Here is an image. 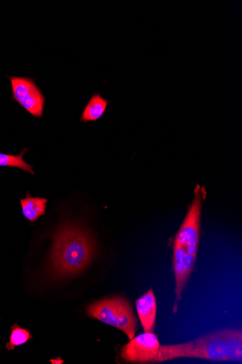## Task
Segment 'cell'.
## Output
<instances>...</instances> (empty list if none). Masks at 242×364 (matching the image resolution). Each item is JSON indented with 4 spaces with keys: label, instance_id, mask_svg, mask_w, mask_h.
<instances>
[{
    "label": "cell",
    "instance_id": "ba28073f",
    "mask_svg": "<svg viewBox=\"0 0 242 364\" xmlns=\"http://www.w3.org/2000/svg\"><path fill=\"white\" fill-rule=\"evenodd\" d=\"M136 306L144 332L152 333L157 314V303L153 290L150 289L138 299L136 301Z\"/></svg>",
    "mask_w": 242,
    "mask_h": 364
},
{
    "label": "cell",
    "instance_id": "52a82bcc",
    "mask_svg": "<svg viewBox=\"0 0 242 364\" xmlns=\"http://www.w3.org/2000/svg\"><path fill=\"white\" fill-rule=\"evenodd\" d=\"M197 256L192 255L181 247H174V269L176 276L177 301L182 300V291L193 271Z\"/></svg>",
    "mask_w": 242,
    "mask_h": 364
},
{
    "label": "cell",
    "instance_id": "7a4b0ae2",
    "mask_svg": "<svg viewBox=\"0 0 242 364\" xmlns=\"http://www.w3.org/2000/svg\"><path fill=\"white\" fill-rule=\"evenodd\" d=\"M180 358L214 361H241V331L223 329L184 343L160 346L154 363Z\"/></svg>",
    "mask_w": 242,
    "mask_h": 364
},
{
    "label": "cell",
    "instance_id": "30bf717a",
    "mask_svg": "<svg viewBox=\"0 0 242 364\" xmlns=\"http://www.w3.org/2000/svg\"><path fill=\"white\" fill-rule=\"evenodd\" d=\"M47 198L28 196L21 200L22 213L31 223L35 222L40 217L46 214Z\"/></svg>",
    "mask_w": 242,
    "mask_h": 364
},
{
    "label": "cell",
    "instance_id": "6da1fadb",
    "mask_svg": "<svg viewBox=\"0 0 242 364\" xmlns=\"http://www.w3.org/2000/svg\"><path fill=\"white\" fill-rule=\"evenodd\" d=\"M94 253V241L86 230L76 224H65L53 237L50 271L57 278L76 277L89 266Z\"/></svg>",
    "mask_w": 242,
    "mask_h": 364
},
{
    "label": "cell",
    "instance_id": "277c9868",
    "mask_svg": "<svg viewBox=\"0 0 242 364\" xmlns=\"http://www.w3.org/2000/svg\"><path fill=\"white\" fill-rule=\"evenodd\" d=\"M9 77L11 82L13 100L34 117H43L45 97L36 83L29 77Z\"/></svg>",
    "mask_w": 242,
    "mask_h": 364
},
{
    "label": "cell",
    "instance_id": "3957f363",
    "mask_svg": "<svg viewBox=\"0 0 242 364\" xmlns=\"http://www.w3.org/2000/svg\"><path fill=\"white\" fill-rule=\"evenodd\" d=\"M89 317L117 328L131 340L136 331V318L130 304L123 297L97 301L87 308Z\"/></svg>",
    "mask_w": 242,
    "mask_h": 364
},
{
    "label": "cell",
    "instance_id": "5b68a950",
    "mask_svg": "<svg viewBox=\"0 0 242 364\" xmlns=\"http://www.w3.org/2000/svg\"><path fill=\"white\" fill-rule=\"evenodd\" d=\"M201 211L202 200L197 193L175 240V247H181L194 256L198 250Z\"/></svg>",
    "mask_w": 242,
    "mask_h": 364
},
{
    "label": "cell",
    "instance_id": "9c48e42d",
    "mask_svg": "<svg viewBox=\"0 0 242 364\" xmlns=\"http://www.w3.org/2000/svg\"><path fill=\"white\" fill-rule=\"evenodd\" d=\"M111 102L104 98L100 93H94L81 117V121L83 122H96L105 114Z\"/></svg>",
    "mask_w": 242,
    "mask_h": 364
},
{
    "label": "cell",
    "instance_id": "8fae6325",
    "mask_svg": "<svg viewBox=\"0 0 242 364\" xmlns=\"http://www.w3.org/2000/svg\"><path fill=\"white\" fill-rule=\"evenodd\" d=\"M27 151L28 149H24L19 155L16 156L0 153V166L17 168L33 175L32 165L28 164L23 159V156Z\"/></svg>",
    "mask_w": 242,
    "mask_h": 364
},
{
    "label": "cell",
    "instance_id": "7c38bea8",
    "mask_svg": "<svg viewBox=\"0 0 242 364\" xmlns=\"http://www.w3.org/2000/svg\"><path fill=\"white\" fill-rule=\"evenodd\" d=\"M33 338L30 331L21 328L18 323L11 326V334L9 342L6 344V349L14 350L16 347L23 346Z\"/></svg>",
    "mask_w": 242,
    "mask_h": 364
},
{
    "label": "cell",
    "instance_id": "8992f818",
    "mask_svg": "<svg viewBox=\"0 0 242 364\" xmlns=\"http://www.w3.org/2000/svg\"><path fill=\"white\" fill-rule=\"evenodd\" d=\"M160 345L153 333H145L130 340L121 351V358L128 363H154Z\"/></svg>",
    "mask_w": 242,
    "mask_h": 364
}]
</instances>
